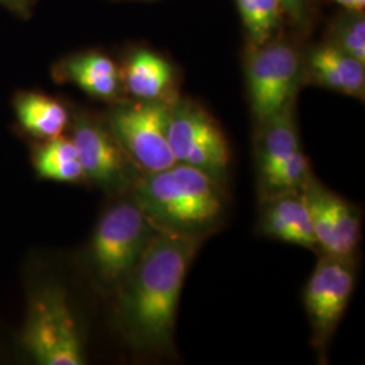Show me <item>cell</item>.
Instances as JSON below:
<instances>
[{"label":"cell","mask_w":365,"mask_h":365,"mask_svg":"<svg viewBox=\"0 0 365 365\" xmlns=\"http://www.w3.org/2000/svg\"><path fill=\"white\" fill-rule=\"evenodd\" d=\"M168 143L176 164L203 170L218 182L226 178L232 157L229 143L200 106L187 101L170 105Z\"/></svg>","instance_id":"cell-5"},{"label":"cell","mask_w":365,"mask_h":365,"mask_svg":"<svg viewBox=\"0 0 365 365\" xmlns=\"http://www.w3.org/2000/svg\"><path fill=\"white\" fill-rule=\"evenodd\" d=\"M312 176L309 158L304 156L302 149L294 156L289 157L280 167L260 180L264 197L284 194L291 191H299Z\"/></svg>","instance_id":"cell-19"},{"label":"cell","mask_w":365,"mask_h":365,"mask_svg":"<svg viewBox=\"0 0 365 365\" xmlns=\"http://www.w3.org/2000/svg\"><path fill=\"white\" fill-rule=\"evenodd\" d=\"M71 140L86 178L111 191L129 182L128 155L114 134L90 119H80Z\"/></svg>","instance_id":"cell-9"},{"label":"cell","mask_w":365,"mask_h":365,"mask_svg":"<svg viewBox=\"0 0 365 365\" xmlns=\"http://www.w3.org/2000/svg\"><path fill=\"white\" fill-rule=\"evenodd\" d=\"M315 81L327 88L356 98H364L365 64L336 45H325L310 56Z\"/></svg>","instance_id":"cell-11"},{"label":"cell","mask_w":365,"mask_h":365,"mask_svg":"<svg viewBox=\"0 0 365 365\" xmlns=\"http://www.w3.org/2000/svg\"><path fill=\"white\" fill-rule=\"evenodd\" d=\"M39 176L54 182H78L84 178L72 140L61 135L46 140L34 155Z\"/></svg>","instance_id":"cell-16"},{"label":"cell","mask_w":365,"mask_h":365,"mask_svg":"<svg viewBox=\"0 0 365 365\" xmlns=\"http://www.w3.org/2000/svg\"><path fill=\"white\" fill-rule=\"evenodd\" d=\"M336 3L341 4L342 7L352 10V11H363L364 10L365 0H334Z\"/></svg>","instance_id":"cell-22"},{"label":"cell","mask_w":365,"mask_h":365,"mask_svg":"<svg viewBox=\"0 0 365 365\" xmlns=\"http://www.w3.org/2000/svg\"><path fill=\"white\" fill-rule=\"evenodd\" d=\"M133 199L157 230L209 237L227 210L222 182L185 164L145 173L133 187Z\"/></svg>","instance_id":"cell-2"},{"label":"cell","mask_w":365,"mask_h":365,"mask_svg":"<svg viewBox=\"0 0 365 365\" xmlns=\"http://www.w3.org/2000/svg\"><path fill=\"white\" fill-rule=\"evenodd\" d=\"M253 48L267 43L279 25L283 4L280 0H235Z\"/></svg>","instance_id":"cell-17"},{"label":"cell","mask_w":365,"mask_h":365,"mask_svg":"<svg viewBox=\"0 0 365 365\" xmlns=\"http://www.w3.org/2000/svg\"><path fill=\"white\" fill-rule=\"evenodd\" d=\"M300 75L298 52L286 42L255 48L247 64L250 105L262 122L292 105Z\"/></svg>","instance_id":"cell-7"},{"label":"cell","mask_w":365,"mask_h":365,"mask_svg":"<svg viewBox=\"0 0 365 365\" xmlns=\"http://www.w3.org/2000/svg\"><path fill=\"white\" fill-rule=\"evenodd\" d=\"M261 123L262 133L259 145V176L262 180L300 150V143L292 105L287 106Z\"/></svg>","instance_id":"cell-12"},{"label":"cell","mask_w":365,"mask_h":365,"mask_svg":"<svg viewBox=\"0 0 365 365\" xmlns=\"http://www.w3.org/2000/svg\"><path fill=\"white\" fill-rule=\"evenodd\" d=\"M280 1H282V0H280Z\"/></svg>","instance_id":"cell-23"},{"label":"cell","mask_w":365,"mask_h":365,"mask_svg":"<svg viewBox=\"0 0 365 365\" xmlns=\"http://www.w3.org/2000/svg\"><path fill=\"white\" fill-rule=\"evenodd\" d=\"M264 235L303 248L318 249L303 191L267 196L261 215Z\"/></svg>","instance_id":"cell-10"},{"label":"cell","mask_w":365,"mask_h":365,"mask_svg":"<svg viewBox=\"0 0 365 365\" xmlns=\"http://www.w3.org/2000/svg\"><path fill=\"white\" fill-rule=\"evenodd\" d=\"M123 78L133 96L141 101H158L172 84L173 68L164 57L143 49L131 54Z\"/></svg>","instance_id":"cell-13"},{"label":"cell","mask_w":365,"mask_h":365,"mask_svg":"<svg viewBox=\"0 0 365 365\" xmlns=\"http://www.w3.org/2000/svg\"><path fill=\"white\" fill-rule=\"evenodd\" d=\"M329 203L336 237V257L351 260L359 247L361 235L359 212L348 202L333 192L329 194Z\"/></svg>","instance_id":"cell-18"},{"label":"cell","mask_w":365,"mask_h":365,"mask_svg":"<svg viewBox=\"0 0 365 365\" xmlns=\"http://www.w3.org/2000/svg\"><path fill=\"white\" fill-rule=\"evenodd\" d=\"M356 282L351 260L325 256L317 264L304 289L315 346H325L339 327Z\"/></svg>","instance_id":"cell-8"},{"label":"cell","mask_w":365,"mask_h":365,"mask_svg":"<svg viewBox=\"0 0 365 365\" xmlns=\"http://www.w3.org/2000/svg\"><path fill=\"white\" fill-rule=\"evenodd\" d=\"M22 341L37 364L86 363L76 321L60 287L49 286L34 292L29 302Z\"/></svg>","instance_id":"cell-4"},{"label":"cell","mask_w":365,"mask_h":365,"mask_svg":"<svg viewBox=\"0 0 365 365\" xmlns=\"http://www.w3.org/2000/svg\"><path fill=\"white\" fill-rule=\"evenodd\" d=\"M336 46L365 64L364 18L357 16L345 21L339 26Z\"/></svg>","instance_id":"cell-20"},{"label":"cell","mask_w":365,"mask_h":365,"mask_svg":"<svg viewBox=\"0 0 365 365\" xmlns=\"http://www.w3.org/2000/svg\"><path fill=\"white\" fill-rule=\"evenodd\" d=\"M66 78L88 95L110 99L117 95L120 75L115 63L103 54L90 53L71 60L66 66Z\"/></svg>","instance_id":"cell-14"},{"label":"cell","mask_w":365,"mask_h":365,"mask_svg":"<svg viewBox=\"0 0 365 365\" xmlns=\"http://www.w3.org/2000/svg\"><path fill=\"white\" fill-rule=\"evenodd\" d=\"M206 238L157 230L122 284L120 319L138 348L152 353L172 348L182 284Z\"/></svg>","instance_id":"cell-1"},{"label":"cell","mask_w":365,"mask_h":365,"mask_svg":"<svg viewBox=\"0 0 365 365\" xmlns=\"http://www.w3.org/2000/svg\"><path fill=\"white\" fill-rule=\"evenodd\" d=\"M168 115L170 103L158 99L119 107L111 117L114 137L145 173L176 164L168 143Z\"/></svg>","instance_id":"cell-6"},{"label":"cell","mask_w":365,"mask_h":365,"mask_svg":"<svg viewBox=\"0 0 365 365\" xmlns=\"http://www.w3.org/2000/svg\"><path fill=\"white\" fill-rule=\"evenodd\" d=\"M156 232L134 199L111 206L92 237L91 259L98 277L108 287H122Z\"/></svg>","instance_id":"cell-3"},{"label":"cell","mask_w":365,"mask_h":365,"mask_svg":"<svg viewBox=\"0 0 365 365\" xmlns=\"http://www.w3.org/2000/svg\"><path fill=\"white\" fill-rule=\"evenodd\" d=\"M283 10L297 22H302L304 16V1L303 0H282Z\"/></svg>","instance_id":"cell-21"},{"label":"cell","mask_w":365,"mask_h":365,"mask_svg":"<svg viewBox=\"0 0 365 365\" xmlns=\"http://www.w3.org/2000/svg\"><path fill=\"white\" fill-rule=\"evenodd\" d=\"M15 110L24 129L38 138L60 135L68 123L66 107L46 95L25 93L18 98Z\"/></svg>","instance_id":"cell-15"}]
</instances>
